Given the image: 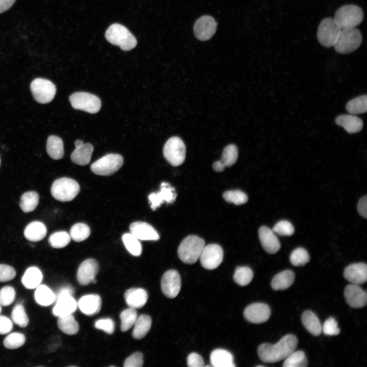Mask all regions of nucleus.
<instances>
[{
  "instance_id": "obj_34",
  "label": "nucleus",
  "mask_w": 367,
  "mask_h": 367,
  "mask_svg": "<svg viewBox=\"0 0 367 367\" xmlns=\"http://www.w3.org/2000/svg\"><path fill=\"white\" fill-rule=\"evenodd\" d=\"M57 324L60 330L67 335H74L79 330V325L72 314L58 317Z\"/></svg>"
},
{
  "instance_id": "obj_38",
  "label": "nucleus",
  "mask_w": 367,
  "mask_h": 367,
  "mask_svg": "<svg viewBox=\"0 0 367 367\" xmlns=\"http://www.w3.org/2000/svg\"><path fill=\"white\" fill-rule=\"evenodd\" d=\"M122 242L128 251L133 255L140 256L142 251L140 242L131 233H126L122 236Z\"/></svg>"
},
{
  "instance_id": "obj_25",
  "label": "nucleus",
  "mask_w": 367,
  "mask_h": 367,
  "mask_svg": "<svg viewBox=\"0 0 367 367\" xmlns=\"http://www.w3.org/2000/svg\"><path fill=\"white\" fill-rule=\"evenodd\" d=\"M335 123L343 127L349 134H352L359 132L362 128V120L353 114H343L337 116Z\"/></svg>"
},
{
  "instance_id": "obj_42",
  "label": "nucleus",
  "mask_w": 367,
  "mask_h": 367,
  "mask_svg": "<svg viewBox=\"0 0 367 367\" xmlns=\"http://www.w3.org/2000/svg\"><path fill=\"white\" fill-rule=\"evenodd\" d=\"M90 234V228L83 223H77L71 227L69 235L74 241L80 242L86 240Z\"/></svg>"
},
{
  "instance_id": "obj_57",
  "label": "nucleus",
  "mask_w": 367,
  "mask_h": 367,
  "mask_svg": "<svg viewBox=\"0 0 367 367\" xmlns=\"http://www.w3.org/2000/svg\"><path fill=\"white\" fill-rule=\"evenodd\" d=\"M357 211L360 216L367 218V196L361 197L358 202Z\"/></svg>"
},
{
  "instance_id": "obj_53",
  "label": "nucleus",
  "mask_w": 367,
  "mask_h": 367,
  "mask_svg": "<svg viewBox=\"0 0 367 367\" xmlns=\"http://www.w3.org/2000/svg\"><path fill=\"white\" fill-rule=\"evenodd\" d=\"M143 365V354L140 352H137L129 357L124 361V367H141Z\"/></svg>"
},
{
  "instance_id": "obj_40",
  "label": "nucleus",
  "mask_w": 367,
  "mask_h": 367,
  "mask_svg": "<svg viewBox=\"0 0 367 367\" xmlns=\"http://www.w3.org/2000/svg\"><path fill=\"white\" fill-rule=\"evenodd\" d=\"M137 318L136 308L129 307L123 310L120 314L121 330L125 332L129 329L134 326Z\"/></svg>"
},
{
  "instance_id": "obj_43",
  "label": "nucleus",
  "mask_w": 367,
  "mask_h": 367,
  "mask_svg": "<svg viewBox=\"0 0 367 367\" xmlns=\"http://www.w3.org/2000/svg\"><path fill=\"white\" fill-rule=\"evenodd\" d=\"M70 235L65 231H57L51 234L48 242L55 248H62L66 246L70 242Z\"/></svg>"
},
{
  "instance_id": "obj_11",
  "label": "nucleus",
  "mask_w": 367,
  "mask_h": 367,
  "mask_svg": "<svg viewBox=\"0 0 367 367\" xmlns=\"http://www.w3.org/2000/svg\"><path fill=\"white\" fill-rule=\"evenodd\" d=\"M72 107L76 110L95 114L100 109V99L96 95L85 92H77L69 96Z\"/></svg>"
},
{
  "instance_id": "obj_62",
  "label": "nucleus",
  "mask_w": 367,
  "mask_h": 367,
  "mask_svg": "<svg viewBox=\"0 0 367 367\" xmlns=\"http://www.w3.org/2000/svg\"><path fill=\"white\" fill-rule=\"evenodd\" d=\"M1 310H2V308H1V305H0V313H1Z\"/></svg>"
},
{
  "instance_id": "obj_8",
  "label": "nucleus",
  "mask_w": 367,
  "mask_h": 367,
  "mask_svg": "<svg viewBox=\"0 0 367 367\" xmlns=\"http://www.w3.org/2000/svg\"><path fill=\"white\" fill-rule=\"evenodd\" d=\"M122 156L116 153H109L92 164L90 169L96 175L109 176L117 172L123 165Z\"/></svg>"
},
{
  "instance_id": "obj_4",
  "label": "nucleus",
  "mask_w": 367,
  "mask_h": 367,
  "mask_svg": "<svg viewBox=\"0 0 367 367\" xmlns=\"http://www.w3.org/2000/svg\"><path fill=\"white\" fill-rule=\"evenodd\" d=\"M362 36L355 28L342 29L333 46L335 51L341 54H348L356 50L360 46Z\"/></svg>"
},
{
  "instance_id": "obj_27",
  "label": "nucleus",
  "mask_w": 367,
  "mask_h": 367,
  "mask_svg": "<svg viewBox=\"0 0 367 367\" xmlns=\"http://www.w3.org/2000/svg\"><path fill=\"white\" fill-rule=\"evenodd\" d=\"M47 229L41 222L35 221L30 223L24 230V235L29 241L38 242L46 236Z\"/></svg>"
},
{
  "instance_id": "obj_22",
  "label": "nucleus",
  "mask_w": 367,
  "mask_h": 367,
  "mask_svg": "<svg viewBox=\"0 0 367 367\" xmlns=\"http://www.w3.org/2000/svg\"><path fill=\"white\" fill-rule=\"evenodd\" d=\"M258 237L264 249L269 254L276 253L280 248V243L273 230L263 226L258 230Z\"/></svg>"
},
{
  "instance_id": "obj_23",
  "label": "nucleus",
  "mask_w": 367,
  "mask_h": 367,
  "mask_svg": "<svg viewBox=\"0 0 367 367\" xmlns=\"http://www.w3.org/2000/svg\"><path fill=\"white\" fill-rule=\"evenodd\" d=\"M77 306L83 313L88 316H92L98 313L100 310L101 299L97 294L85 295L79 299Z\"/></svg>"
},
{
  "instance_id": "obj_17",
  "label": "nucleus",
  "mask_w": 367,
  "mask_h": 367,
  "mask_svg": "<svg viewBox=\"0 0 367 367\" xmlns=\"http://www.w3.org/2000/svg\"><path fill=\"white\" fill-rule=\"evenodd\" d=\"M217 22L211 16L204 15L198 18L194 26L195 37L199 40L211 39L216 31Z\"/></svg>"
},
{
  "instance_id": "obj_14",
  "label": "nucleus",
  "mask_w": 367,
  "mask_h": 367,
  "mask_svg": "<svg viewBox=\"0 0 367 367\" xmlns=\"http://www.w3.org/2000/svg\"><path fill=\"white\" fill-rule=\"evenodd\" d=\"M161 287L166 297L169 298L176 297L181 288V278L178 272L175 270L166 271L162 277Z\"/></svg>"
},
{
  "instance_id": "obj_50",
  "label": "nucleus",
  "mask_w": 367,
  "mask_h": 367,
  "mask_svg": "<svg viewBox=\"0 0 367 367\" xmlns=\"http://www.w3.org/2000/svg\"><path fill=\"white\" fill-rule=\"evenodd\" d=\"M274 233L280 235L290 236L295 231V229L291 222L287 220H281L278 222L272 229Z\"/></svg>"
},
{
  "instance_id": "obj_29",
  "label": "nucleus",
  "mask_w": 367,
  "mask_h": 367,
  "mask_svg": "<svg viewBox=\"0 0 367 367\" xmlns=\"http://www.w3.org/2000/svg\"><path fill=\"white\" fill-rule=\"evenodd\" d=\"M295 280V274L290 270H286L276 274L272 279L271 285L275 290H284L290 287Z\"/></svg>"
},
{
  "instance_id": "obj_31",
  "label": "nucleus",
  "mask_w": 367,
  "mask_h": 367,
  "mask_svg": "<svg viewBox=\"0 0 367 367\" xmlns=\"http://www.w3.org/2000/svg\"><path fill=\"white\" fill-rule=\"evenodd\" d=\"M42 278V274L40 269L36 267H31L25 271L21 281L27 289H33L40 284Z\"/></svg>"
},
{
  "instance_id": "obj_54",
  "label": "nucleus",
  "mask_w": 367,
  "mask_h": 367,
  "mask_svg": "<svg viewBox=\"0 0 367 367\" xmlns=\"http://www.w3.org/2000/svg\"><path fill=\"white\" fill-rule=\"evenodd\" d=\"M16 276L14 269L6 264H0V282L9 281Z\"/></svg>"
},
{
  "instance_id": "obj_6",
  "label": "nucleus",
  "mask_w": 367,
  "mask_h": 367,
  "mask_svg": "<svg viewBox=\"0 0 367 367\" xmlns=\"http://www.w3.org/2000/svg\"><path fill=\"white\" fill-rule=\"evenodd\" d=\"M80 190L79 184L74 179L62 177L56 179L51 187V194L56 200L67 202L73 200Z\"/></svg>"
},
{
  "instance_id": "obj_18",
  "label": "nucleus",
  "mask_w": 367,
  "mask_h": 367,
  "mask_svg": "<svg viewBox=\"0 0 367 367\" xmlns=\"http://www.w3.org/2000/svg\"><path fill=\"white\" fill-rule=\"evenodd\" d=\"M99 270V264L94 259L89 258L85 260L80 265L76 274L78 283L82 285H86L91 283Z\"/></svg>"
},
{
  "instance_id": "obj_63",
  "label": "nucleus",
  "mask_w": 367,
  "mask_h": 367,
  "mask_svg": "<svg viewBox=\"0 0 367 367\" xmlns=\"http://www.w3.org/2000/svg\"><path fill=\"white\" fill-rule=\"evenodd\" d=\"M0 166H1V158H0Z\"/></svg>"
},
{
  "instance_id": "obj_37",
  "label": "nucleus",
  "mask_w": 367,
  "mask_h": 367,
  "mask_svg": "<svg viewBox=\"0 0 367 367\" xmlns=\"http://www.w3.org/2000/svg\"><path fill=\"white\" fill-rule=\"evenodd\" d=\"M346 109L350 114H363L367 110V96L363 95L357 96L348 102Z\"/></svg>"
},
{
  "instance_id": "obj_47",
  "label": "nucleus",
  "mask_w": 367,
  "mask_h": 367,
  "mask_svg": "<svg viewBox=\"0 0 367 367\" xmlns=\"http://www.w3.org/2000/svg\"><path fill=\"white\" fill-rule=\"evenodd\" d=\"M25 342L24 335L19 332L8 334L4 339V347L9 349H15L21 347Z\"/></svg>"
},
{
  "instance_id": "obj_16",
  "label": "nucleus",
  "mask_w": 367,
  "mask_h": 367,
  "mask_svg": "<svg viewBox=\"0 0 367 367\" xmlns=\"http://www.w3.org/2000/svg\"><path fill=\"white\" fill-rule=\"evenodd\" d=\"M269 306L263 303H254L247 306L244 311V316L249 322L260 324L268 321L271 316Z\"/></svg>"
},
{
  "instance_id": "obj_24",
  "label": "nucleus",
  "mask_w": 367,
  "mask_h": 367,
  "mask_svg": "<svg viewBox=\"0 0 367 367\" xmlns=\"http://www.w3.org/2000/svg\"><path fill=\"white\" fill-rule=\"evenodd\" d=\"M124 298L129 307L140 308L146 303L148 294L143 289L133 287L125 291Z\"/></svg>"
},
{
  "instance_id": "obj_9",
  "label": "nucleus",
  "mask_w": 367,
  "mask_h": 367,
  "mask_svg": "<svg viewBox=\"0 0 367 367\" xmlns=\"http://www.w3.org/2000/svg\"><path fill=\"white\" fill-rule=\"evenodd\" d=\"M186 148L182 140L178 137L169 138L163 148V155L166 161L173 166L182 164L186 158Z\"/></svg>"
},
{
  "instance_id": "obj_56",
  "label": "nucleus",
  "mask_w": 367,
  "mask_h": 367,
  "mask_svg": "<svg viewBox=\"0 0 367 367\" xmlns=\"http://www.w3.org/2000/svg\"><path fill=\"white\" fill-rule=\"evenodd\" d=\"M13 328V324L11 320L4 316H0V334H5L10 332Z\"/></svg>"
},
{
  "instance_id": "obj_20",
  "label": "nucleus",
  "mask_w": 367,
  "mask_h": 367,
  "mask_svg": "<svg viewBox=\"0 0 367 367\" xmlns=\"http://www.w3.org/2000/svg\"><path fill=\"white\" fill-rule=\"evenodd\" d=\"M130 233L138 239L144 241H158L160 235L149 224L141 221L132 223L129 226Z\"/></svg>"
},
{
  "instance_id": "obj_1",
  "label": "nucleus",
  "mask_w": 367,
  "mask_h": 367,
  "mask_svg": "<svg viewBox=\"0 0 367 367\" xmlns=\"http://www.w3.org/2000/svg\"><path fill=\"white\" fill-rule=\"evenodd\" d=\"M297 345V337L288 334L275 344H261L258 347L257 353L259 358L263 362L274 363L285 359L295 350Z\"/></svg>"
},
{
  "instance_id": "obj_13",
  "label": "nucleus",
  "mask_w": 367,
  "mask_h": 367,
  "mask_svg": "<svg viewBox=\"0 0 367 367\" xmlns=\"http://www.w3.org/2000/svg\"><path fill=\"white\" fill-rule=\"evenodd\" d=\"M223 258V249L216 244L204 246L199 257L202 266L208 270L217 268L221 264Z\"/></svg>"
},
{
  "instance_id": "obj_41",
  "label": "nucleus",
  "mask_w": 367,
  "mask_h": 367,
  "mask_svg": "<svg viewBox=\"0 0 367 367\" xmlns=\"http://www.w3.org/2000/svg\"><path fill=\"white\" fill-rule=\"evenodd\" d=\"M253 277V271L246 266L237 267L233 274L234 281L241 286L249 284L252 281Z\"/></svg>"
},
{
  "instance_id": "obj_10",
  "label": "nucleus",
  "mask_w": 367,
  "mask_h": 367,
  "mask_svg": "<svg viewBox=\"0 0 367 367\" xmlns=\"http://www.w3.org/2000/svg\"><path fill=\"white\" fill-rule=\"evenodd\" d=\"M342 29L331 17L323 19L320 22L317 32V38L319 43L323 46H333Z\"/></svg>"
},
{
  "instance_id": "obj_55",
  "label": "nucleus",
  "mask_w": 367,
  "mask_h": 367,
  "mask_svg": "<svg viewBox=\"0 0 367 367\" xmlns=\"http://www.w3.org/2000/svg\"><path fill=\"white\" fill-rule=\"evenodd\" d=\"M187 365L189 367H202L204 366V361L200 355L192 353L187 357Z\"/></svg>"
},
{
  "instance_id": "obj_44",
  "label": "nucleus",
  "mask_w": 367,
  "mask_h": 367,
  "mask_svg": "<svg viewBox=\"0 0 367 367\" xmlns=\"http://www.w3.org/2000/svg\"><path fill=\"white\" fill-rule=\"evenodd\" d=\"M238 149L234 144H229L224 149L220 161L226 167L232 166L237 161Z\"/></svg>"
},
{
  "instance_id": "obj_51",
  "label": "nucleus",
  "mask_w": 367,
  "mask_h": 367,
  "mask_svg": "<svg viewBox=\"0 0 367 367\" xmlns=\"http://www.w3.org/2000/svg\"><path fill=\"white\" fill-rule=\"evenodd\" d=\"M322 331L327 335H336L340 332L337 323L332 317H329L325 321L322 326Z\"/></svg>"
},
{
  "instance_id": "obj_12",
  "label": "nucleus",
  "mask_w": 367,
  "mask_h": 367,
  "mask_svg": "<svg viewBox=\"0 0 367 367\" xmlns=\"http://www.w3.org/2000/svg\"><path fill=\"white\" fill-rule=\"evenodd\" d=\"M30 88L36 101L42 104L50 102L57 91L55 85L51 81L42 78L34 79Z\"/></svg>"
},
{
  "instance_id": "obj_61",
  "label": "nucleus",
  "mask_w": 367,
  "mask_h": 367,
  "mask_svg": "<svg viewBox=\"0 0 367 367\" xmlns=\"http://www.w3.org/2000/svg\"><path fill=\"white\" fill-rule=\"evenodd\" d=\"M91 283H96V280L95 279V278L93 279L92 280Z\"/></svg>"
},
{
  "instance_id": "obj_19",
  "label": "nucleus",
  "mask_w": 367,
  "mask_h": 367,
  "mask_svg": "<svg viewBox=\"0 0 367 367\" xmlns=\"http://www.w3.org/2000/svg\"><path fill=\"white\" fill-rule=\"evenodd\" d=\"M344 296L347 304L351 307L359 308L366 304V293L357 284L348 285L345 289Z\"/></svg>"
},
{
  "instance_id": "obj_15",
  "label": "nucleus",
  "mask_w": 367,
  "mask_h": 367,
  "mask_svg": "<svg viewBox=\"0 0 367 367\" xmlns=\"http://www.w3.org/2000/svg\"><path fill=\"white\" fill-rule=\"evenodd\" d=\"M176 197V194L174 188L169 183L163 182L158 192H153L149 195L148 201L150 204L151 208L153 211H155L164 202L168 203H173Z\"/></svg>"
},
{
  "instance_id": "obj_26",
  "label": "nucleus",
  "mask_w": 367,
  "mask_h": 367,
  "mask_svg": "<svg viewBox=\"0 0 367 367\" xmlns=\"http://www.w3.org/2000/svg\"><path fill=\"white\" fill-rule=\"evenodd\" d=\"M210 361L212 366L214 367L235 366L232 354L222 349H217L211 352Z\"/></svg>"
},
{
  "instance_id": "obj_32",
  "label": "nucleus",
  "mask_w": 367,
  "mask_h": 367,
  "mask_svg": "<svg viewBox=\"0 0 367 367\" xmlns=\"http://www.w3.org/2000/svg\"><path fill=\"white\" fill-rule=\"evenodd\" d=\"M46 150L51 159L56 160L61 159L64 154L63 141L58 136H50L47 141Z\"/></svg>"
},
{
  "instance_id": "obj_2",
  "label": "nucleus",
  "mask_w": 367,
  "mask_h": 367,
  "mask_svg": "<svg viewBox=\"0 0 367 367\" xmlns=\"http://www.w3.org/2000/svg\"><path fill=\"white\" fill-rule=\"evenodd\" d=\"M204 246L205 242L202 238L195 235H189L182 241L178 247V257L185 264H194L199 258Z\"/></svg>"
},
{
  "instance_id": "obj_52",
  "label": "nucleus",
  "mask_w": 367,
  "mask_h": 367,
  "mask_svg": "<svg viewBox=\"0 0 367 367\" xmlns=\"http://www.w3.org/2000/svg\"><path fill=\"white\" fill-rule=\"evenodd\" d=\"M94 326L96 329L104 331L106 333L111 334L115 329V324L111 318L101 319L97 320Z\"/></svg>"
},
{
  "instance_id": "obj_7",
  "label": "nucleus",
  "mask_w": 367,
  "mask_h": 367,
  "mask_svg": "<svg viewBox=\"0 0 367 367\" xmlns=\"http://www.w3.org/2000/svg\"><path fill=\"white\" fill-rule=\"evenodd\" d=\"M73 288L66 286L60 289L55 295L56 304L53 309L54 316L59 317L73 313L76 309L77 303L72 296Z\"/></svg>"
},
{
  "instance_id": "obj_28",
  "label": "nucleus",
  "mask_w": 367,
  "mask_h": 367,
  "mask_svg": "<svg viewBox=\"0 0 367 367\" xmlns=\"http://www.w3.org/2000/svg\"><path fill=\"white\" fill-rule=\"evenodd\" d=\"M93 146L90 143L83 144L81 146L75 148L70 155L71 161L75 164L84 166L90 161Z\"/></svg>"
},
{
  "instance_id": "obj_48",
  "label": "nucleus",
  "mask_w": 367,
  "mask_h": 367,
  "mask_svg": "<svg viewBox=\"0 0 367 367\" xmlns=\"http://www.w3.org/2000/svg\"><path fill=\"white\" fill-rule=\"evenodd\" d=\"M223 197L227 202L237 205L244 204L248 201L246 194L239 190L227 191L223 193Z\"/></svg>"
},
{
  "instance_id": "obj_30",
  "label": "nucleus",
  "mask_w": 367,
  "mask_h": 367,
  "mask_svg": "<svg viewBox=\"0 0 367 367\" xmlns=\"http://www.w3.org/2000/svg\"><path fill=\"white\" fill-rule=\"evenodd\" d=\"M301 321L306 329L314 336L320 335L322 325L317 316L310 310L304 311L301 316Z\"/></svg>"
},
{
  "instance_id": "obj_45",
  "label": "nucleus",
  "mask_w": 367,
  "mask_h": 367,
  "mask_svg": "<svg viewBox=\"0 0 367 367\" xmlns=\"http://www.w3.org/2000/svg\"><path fill=\"white\" fill-rule=\"evenodd\" d=\"M11 318L13 322L20 327H26L29 322L25 309L21 304H16L13 307Z\"/></svg>"
},
{
  "instance_id": "obj_3",
  "label": "nucleus",
  "mask_w": 367,
  "mask_h": 367,
  "mask_svg": "<svg viewBox=\"0 0 367 367\" xmlns=\"http://www.w3.org/2000/svg\"><path fill=\"white\" fill-rule=\"evenodd\" d=\"M105 37L111 44L119 46L125 51L132 49L137 43V39L130 32L119 23L110 25L106 32Z\"/></svg>"
},
{
  "instance_id": "obj_39",
  "label": "nucleus",
  "mask_w": 367,
  "mask_h": 367,
  "mask_svg": "<svg viewBox=\"0 0 367 367\" xmlns=\"http://www.w3.org/2000/svg\"><path fill=\"white\" fill-rule=\"evenodd\" d=\"M308 364L305 353L302 351L293 352L285 359L283 364V367H305Z\"/></svg>"
},
{
  "instance_id": "obj_21",
  "label": "nucleus",
  "mask_w": 367,
  "mask_h": 367,
  "mask_svg": "<svg viewBox=\"0 0 367 367\" xmlns=\"http://www.w3.org/2000/svg\"><path fill=\"white\" fill-rule=\"evenodd\" d=\"M345 278L352 284H361L367 280V266L363 263L352 264L344 271Z\"/></svg>"
},
{
  "instance_id": "obj_58",
  "label": "nucleus",
  "mask_w": 367,
  "mask_h": 367,
  "mask_svg": "<svg viewBox=\"0 0 367 367\" xmlns=\"http://www.w3.org/2000/svg\"><path fill=\"white\" fill-rule=\"evenodd\" d=\"M15 1L16 0H0V14L9 9Z\"/></svg>"
},
{
  "instance_id": "obj_35",
  "label": "nucleus",
  "mask_w": 367,
  "mask_h": 367,
  "mask_svg": "<svg viewBox=\"0 0 367 367\" xmlns=\"http://www.w3.org/2000/svg\"><path fill=\"white\" fill-rule=\"evenodd\" d=\"M55 294L45 285H39L35 292V299L37 303L47 306L55 301Z\"/></svg>"
},
{
  "instance_id": "obj_59",
  "label": "nucleus",
  "mask_w": 367,
  "mask_h": 367,
  "mask_svg": "<svg viewBox=\"0 0 367 367\" xmlns=\"http://www.w3.org/2000/svg\"><path fill=\"white\" fill-rule=\"evenodd\" d=\"M213 168L214 170L216 172H222L224 170L225 167L221 163L220 160H219L214 163Z\"/></svg>"
},
{
  "instance_id": "obj_49",
  "label": "nucleus",
  "mask_w": 367,
  "mask_h": 367,
  "mask_svg": "<svg viewBox=\"0 0 367 367\" xmlns=\"http://www.w3.org/2000/svg\"><path fill=\"white\" fill-rule=\"evenodd\" d=\"M16 295L14 289L11 286H5L0 290V305L9 306L14 301Z\"/></svg>"
},
{
  "instance_id": "obj_33",
  "label": "nucleus",
  "mask_w": 367,
  "mask_h": 367,
  "mask_svg": "<svg viewBox=\"0 0 367 367\" xmlns=\"http://www.w3.org/2000/svg\"><path fill=\"white\" fill-rule=\"evenodd\" d=\"M134 325L132 336L135 339H141L149 332L151 326V319L146 314L140 315Z\"/></svg>"
},
{
  "instance_id": "obj_36",
  "label": "nucleus",
  "mask_w": 367,
  "mask_h": 367,
  "mask_svg": "<svg viewBox=\"0 0 367 367\" xmlns=\"http://www.w3.org/2000/svg\"><path fill=\"white\" fill-rule=\"evenodd\" d=\"M39 196L35 191H28L23 193L21 198L19 206L24 213L33 211L39 203Z\"/></svg>"
},
{
  "instance_id": "obj_60",
  "label": "nucleus",
  "mask_w": 367,
  "mask_h": 367,
  "mask_svg": "<svg viewBox=\"0 0 367 367\" xmlns=\"http://www.w3.org/2000/svg\"><path fill=\"white\" fill-rule=\"evenodd\" d=\"M83 144V142L82 140H77L75 141L74 144L75 148L81 146Z\"/></svg>"
},
{
  "instance_id": "obj_46",
  "label": "nucleus",
  "mask_w": 367,
  "mask_h": 367,
  "mask_svg": "<svg viewBox=\"0 0 367 367\" xmlns=\"http://www.w3.org/2000/svg\"><path fill=\"white\" fill-rule=\"evenodd\" d=\"M310 256L303 248L298 247L294 249L290 254V261L295 266H303L308 263Z\"/></svg>"
},
{
  "instance_id": "obj_5",
  "label": "nucleus",
  "mask_w": 367,
  "mask_h": 367,
  "mask_svg": "<svg viewBox=\"0 0 367 367\" xmlns=\"http://www.w3.org/2000/svg\"><path fill=\"white\" fill-rule=\"evenodd\" d=\"M363 12L359 6L346 5L335 12L334 19L342 29L355 28L363 20Z\"/></svg>"
}]
</instances>
